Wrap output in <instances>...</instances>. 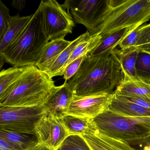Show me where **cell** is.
Masks as SVG:
<instances>
[{"label": "cell", "mask_w": 150, "mask_h": 150, "mask_svg": "<svg viewBox=\"0 0 150 150\" xmlns=\"http://www.w3.org/2000/svg\"><path fill=\"white\" fill-rule=\"evenodd\" d=\"M124 78L115 50L103 57L87 56L77 72L67 81L74 97L114 93Z\"/></svg>", "instance_id": "obj_1"}, {"label": "cell", "mask_w": 150, "mask_h": 150, "mask_svg": "<svg viewBox=\"0 0 150 150\" xmlns=\"http://www.w3.org/2000/svg\"><path fill=\"white\" fill-rule=\"evenodd\" d=\"M47 74L29 66L16 83L0 97V106L34 107L43 105L57 88Z\"/></svg>", "instance_id": "obj_2"}, {"label": "cell", "mask_w": 150, "mask_h": 150, "mask_svg": "<svg viewBox=\"0 0 150 150\" xmlns=\"http://www.w3.org/2000/svg\"><path fill=\"white\" fill-rule=\"evenodd\" d=\"M49 41L38 9L18 38L0 54L14 67L36 66Z\"/></svg>", "instance_id": "obj_3"}, {"label": "cell", "mask_w": 150, "mask_h": 150, "mask_svg": "<svg viewBox=\"0 0 150 150\" xmlns=\"http://www.w3.org/2000/svg\"><path fill=\"white\" fill-rule=\"evenodd\" d=\"M92 122L101 133L131 145H142L150 137V116H125L108 108L92 119Z\"/></svg>", "instance_id": "obj_4"}, {"label": "cell", "mask_w": 150, "mask_h": 150, "mask_svg": "<svg viewBox=\"0 0 150 150\" xmlns=\"http://www.w3.org/2000/svg\"><path fill=\"white\" fill-rule=\"evenodd\" d=\"M150 20V0H111L103 21L90 35H104L142 26Z\"/></svg>", "instance_id": "obj_5"}, {"label": "cell", "mask_w": 150, "mask_h": 150, "mask_svg": "<svg viewBox=\"0 0 150 150\" xmlns=\"http://www.w3.org/2000/svg\"><path fill=\"white\" fill-rule=\"evenodd\" d=\"M38 9L41 13L42 23L50 41L64 39L72 33L75 22L64 5L55 0H42Z\"/></svg>", "instance_id": "obj_6"}, {"label": "cell", "mask_w": 150, "mask_h": 150, "mask_svg": "<svg viewBox=\"0 0 150 150\" xmlns=\"http://www.w3.org/2000/svg\"><path fill=\"white\" fill-rule=\"evenodd\" d=\"M46 113L43 105L0 106V129L35 133L36 126Z\"/></svg>", "instance_id": "obj_7"}, {"label": "cell", "mask_w": 150, "mask_h": 150, "mask_svg": "<svg viewBox=\"0 0 150 150\" xmlns=\"http://www.w3.org/2000/svg\"><path fill=\"white\" fill-rule=\"evenodd\" d=\"M111 0H66L64 6L71 14L74 22L82 24L88 32L96 28L103 21Z\"/></svg>", "instance_id": "obj_8"}, {"label": "cell", "mask_w": 150, "mask_h": 150, "mask_svg": "<svg viewBox=\"0 0 150 150\" xmlns=\"http://www.w3.org/2000/svg\"><path fill=\"white\" fill-rule=\"evenodd\" d=\"M35 133L39 144L54 150H57L69 136L60 119L46 113L36 126Z\"/></svg>", "instance_id": "obj_9"}, {"label": "cell", "mask_w": 150, "mask_h": 150, "mask_svg": "<svg viewBox=\"0 0 150 150\" xmlns=\"http://www.w3.org/2000/svg\"><path fill=\"white\" fill-rule=\"evenodd\" d=\"M112 95L73 97L67 115L93 119L108 108Z\"/></svg>", "instance_id": "obj_10"}, {"label": "cell", "mask_w": 150, "mask_h": 150, "mask_svg": "<svg viewBox=\"0 0 150 150\" xmlns=\"http://www.w3.org/2000/svg\"><path fill=\"white\" fill-rule=\"evenodd\" d=\"M73 97L67 81H65L62 86H57L54 93L43 105L46 114L58 119L63 118L67 115Z\"/></svg>", "instance_id": "obj_11"}, {"label": "cell", "mask_w": 150, "mask_h": 150, "mask_svg": "<svg viewBox=\"0 0 150 150\" xmlns=\"http://www.w3.org/2000/svg\"><path fill=\"white\" fill-rule=\"evenodd\" d=\"M82 137L91 150H139L126 141L101 133L94 126Z\"/></svg>", "instance_id": "obj_12"}, {"label": "cell", "mask_w": 150, "mask_h": 150, "mask_svg": "<svg viewBox=\"0 0 150 150\" xmlns=\"http://www.w3.org/2000/svg\"><path fill=\"white\" fill-rule=\"evenodd\" d=\"M124 78L114 94L150 100V85L123 73Z\"/></svg>", "instance_id": "obj_13"}, {"label": "cell", "mask_w": 150, "mask_h": 150, "mask_svg": "<svg viewBox=\"0 0 150 150\" xmlns=\"http://www.w3.org/2000/svg\"><path fill=\"white\" fill-rule=\"evenodd\" d=\"M108 109L125 116H150V109L141 107L121 96L114 94Z\"/></svg>", "instance_id": "obj_14"}, {"label": "cell", "mask_w": 150, "mask_h": 150, "mask_svg": "<svg viewBox=\"0 0 150 150\" xmlns=\"http://www.w3.org/2000/svg\"><path fill=\"white\" fill-rule=\"evenodd\" d=\"M33 14L21 17L19 13L11 16L9 27L5 35L0 39V53H2L12 44L28 26L33 17Z\"/></svg>", "instance_id": "obj_15"}, {"label": "cell", "mask_w": 150, "mask_h": 150, "mask_svg": "<svg viewBox=\"0 0 150 150\" xmlns=\"http://www.w3.org/2000/svg\"><path fill=\"white\" fill-rule=\"evenodd\" d=\"M89 35V32L87 31L72 41L70 45L63 51L55 60L43 71L47 74L51 78L55 76L63 75L64 70L68 63L72 52L76 46Z\"/></svg>", "instance_id": "obj_16"}, {"label": "cell", "mask_w": 150, "mask_h": 150, "mask_svg": "<svg viewBox=\"0 0 150 150\" xmlns=\"http://www.w3.org/2000/svg\"><path fill=\"white\" fill-rule=\"evenodd\" d=\"M131 29H124L104 35L99 45L88 55L92 57H103L110 55Z\"/></svg>", "instance_id": "obj_17"}, {"label": "cell", "mask_w": 150, "mask_h": 150, "mask_svg": "<svg viewBox=\"0 0 150 150\" xmlns=\"http://www.w3.org/2000/svg\"><path fill=\"white\" fill-rule=\"evenodd\" d=\"M71 42L72 41H67L64 39L50 41L44 49L36 66L43 71Z\"/></svg>", "instance_id": "obj_18"}, {"label": "cell", "mask_w": 150, "mask_h": 150, "mask_svg": "<svg viewBox=\"0 0 150 150\" xmlns=\"http://www.w3.org/2000/svg\"><path fill=\"white\" fill-rule=\"evenodd\" d=\"M60 119L69 135L82 136L94 127L91 118L67 115Z\"/></svg>", "instance_id": "obj_19"}, {"label": "cell", "mask_w": 150, "mask_h": 150, "mask_svg": "<svg viewBox=\"0 0 150 150\" xmlns=\"http://www.w3.org/2000/svg\"><path fill=\"white\" fill-rule=\"evenodd\" d=\"M0 137L6 139L21 150H27L39 143L35 133L0 129Z\"/></svg>", "instance_id": "obj_20"}, {"label": "cell", "mask_w": 150, "mask_h": 150, "mask_svg": "<svg viewBox=\"0 0 150 150\" xmlns=\"http://www.w3.org/2000/svg\"><path fill=\"white\" fill-rule=\"evenodd\" d=\"M115 51L119 58L123 72L131 77H136V65L139 50L135 47L128 50Z\"/></svg>", "instance_id": "obj_21"}, {"label": "cell", "mask_w": 150, "mask_h": 150, "mask_svg": "<svg viewBox=\"0 0 150 150\" xmlns=\"http://www.w3.org/2000/svg\"><path fill=\"white\" fill-rule=\"evenodd\" d=\"M29 67H14L1 71L0 72V97H2L21 78Z\"/></svg>", "instance_id": "obj_22"}, {"label": "cell", "mask_w": 150, "mask_h": 150, "mask_svg": "<svg viewBox=\"0 0 150 150\" xmlns=\"http://www.w3.org/2000/svg\"><path fill=\"white\" fill-rule=\"evenodd\" d=\"M102 38L101 35H90L89 34V35L81 42L74 50L67 66L79 57L89 54L99 45Z\"/></svg>", "instance_id": "obj_23"}, {"label": "cell", "mask_w": 150, "mask_h": 150, "mask_svg": "<svg viewBox=\"0 0 150 150\" xmlns=\"http://www.w3.org/2000/svg\"><path fill=\"white\" fill-rule=\"evenodd\" d=\"M136 77L150 85V53L139 50L136 65Z\"/></svg>", "instance_id": "obj_24"}, {"label": "cell", "mask_w": 150, "mask_h": 150, "mask_svg": "<svg viewBox=\"0 0 150 150\" xmlns=\"http://www.w3.org/2000/svg\"><path fill=\"white\" fill-rule=\"evenodd\" d=\"M57 150H91L83 137L80 135H69Z\"/></svg>", "instance_id": "obj_25"}, {"label": "cell", "mask_w": 150, "mask_h": 150, "mask_svg": "<svg viewBox=\"0 0 150 150\" xmlns=\"http://www.w3.org/2000/svg\"><path fill=\"white\" fill-rule=\"evenodd\" d=\"M140 26L133 28L130 30L120 42L118 45L120 50H124L135 47L140 35Z\"/></svg>", "instance_id": "obj_26"}, {"label": "cell", "mask_w": 150, "mask_h": 150, "mask_svg": "<svg viewBox=\"0 0 150 150\" xmlns=\"http://www.w3.org/2000/svg\"><path fill=\"white\" fill-rule=\"evenodd\" d=\"M11 16L9 9L0 0V39L8 29Z\"/></svg>", "instance_id": "obj_27"}, {"label": "cell", "mask_w": 150, "mask_h": 150, "mask_svg": "<svg viewBox=\"0 0 150 150\" xmlns=\"http://www.w3.org/2000/svg\"><path fill=\"white\" fill-rule=\"evenodd\" d=\"M88 55L79 57L67 66L63 73L64 78L65 81H68L76 74Z\"/></svg>", "instance_id": "obj_28"}, {"label": "cell", "mask_w": 150, "mask_h": 150, "mask_svg": "<svg viewBox=\"0 0 150 150\" xmlns=\"http://www.w3.org/2000/svg\"><path fill=\"white\" fill-rule=\"evenodd\" d=\"M148 44H150V23L140 26V35L135 47Z\"/></svg>", "instance_id": "obj_29"}, {"label": "cell", "mask_w": 150, "mask_h": 150, "mask_svg": "<svg viewBox=\"0 0 150 150\" xmlns=\"http://www.w3.org/2000/svg\"><path fill=\"white\" fill-rule=\"evenodd\" d=\"M0 150H21L6 139L0 137Z\"/></svg>", "instance_id": "obj_30"}, {"label": "cell", "mask_w": 150, "mask_h": 150, "mask_svg": "<svg viewBox=\"0 0 150 150\" xmlns=\"http://www.w3.org/2000/svg\"><path fill=\"white\" fill-rule=\"evenodd\" d=\"M26 0H13L12 2V6L19 11H22L26 6Z\"/></svg>", "instance_id": "obj_31"}, {"label": "cell", "mask_w": 150, "mask_h": 150, "mask_svg": "<svg viewBox=\"0 0 150 150\" xmlns=\"http://www.w3.org/2000/svg\"><path fill=\"white\" fill-rule=\"evenodd\" d=\"M26 150H54L50 147H48L45 145L38 143L35 146L33 147L29 148Z\"/></svg>", "instance_id": "obj_32"}, {"label": "cell", "mask_w": 150, "mask_h": 150, "mask_svg": "<svg viewBox=\"0 0 150 150\" xmlns=\"http://www.w3.org/2000/svg\"><path fill=\"white\" fill-rule=\"evenodd\" d=\"M135 47L136 49H138L139 50L143 51L146 52L150 53V44Z\"/></svg>", "instance_id": "obj_33"}, {"label": "cell", "mask_w": 150, "mask_h": 150, "mask_svg": "<svg viewBox=\"0 0 150 150\" xmlns=\"http://www.w3.org/2000/svg\"><path fill=\"white\" fill-rule=\"evenodd\" d=\"M142 145L144 146L143 150H150V137L145 141Z\"/></svg>", "instance_id": "obj_34"}, {"label": "cell", "mask_w": 150, "mask_h": 150, "mask_svg": "<svg viewBox=\"0 0 150 150\" xmlns=\"http://www.w3.org/2000/svg\"><path fill=\"white\" fill-rule=\"evenodd\" d=\"M6 61L5 60L4 57H3L2 55L0 54V68H1V69L2 68L3 65L4 64V63H6Z\"/></svg>", "instance_id": "obj_35"}]
</instances>
